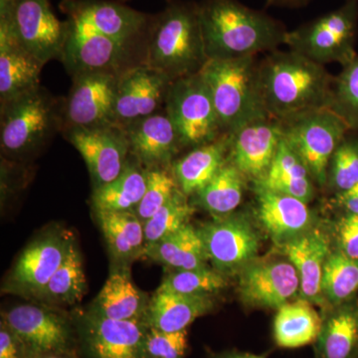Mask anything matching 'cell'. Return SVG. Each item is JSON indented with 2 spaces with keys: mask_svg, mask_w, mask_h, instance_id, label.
I'll use <instances>...</instances> for the list:
<instances>
[{
  "mask_svg": "<svg viewBox=\"0 0 358 358\" xmlns=\"http://www.w3.org/2000/svg\"><path fill=\"white\" fill-rule=\"evenodd\" d=\"M179 189L173 167L148 169L147 188L134 213L145 224L173 196Z\"/></svg>",
  "mask_w": 358,
  "mask_h": 358,
  "instance_id": "obj_41",
  "label": "cell"
},
{
  "mask_svg": "<svg viewBox=\"0 0 358 358\" xmlns=\"http://www.w3.org/2000/svg\"><path fill=\"white\" fill-rule=\"evenodd\" d=\"M199 8L209 60L256 57L285 45L284 23L239 0H204Z\"/></svg>",
  "mask_w": 358,
  "mask_h": 358,
  "instance_id": "obj_2",
  "label": "cell"
},
{
  "mask_svg": "<svg viewBox=\"0 0 358 358\" xmlns=\"http://www.w3.org/2000/svg\"><path fill=\"white\" fill-rule=\"evenodd\" d=\"M124 129L129 155L145 169L173 167L174 157L182 150L176 127L164 109Z\"/></svg>",
  "mask_w": 358,
  "mask_h": 358,
  "instance_id": "obj_20",
  "label": "cell"
},
{
  "mask_svg": "<svg viewBox=\"0 0 358 358\" xmlns=\"http://www.w3.org/2000/svg\"><path fill=\"white\" fill-rule=\"evenodd\" d=\"M229 145V134H225L213 143L192 148L185 157L173 162L174 176L179 189L186 196L199 192L222 169L228 162Z\"/></svg>",
  "mask_w": 358,
  "mask_h": 358,
  "instance_id": "obj_27",
  "label": "cell"
},
{
  "mask_svg": "<svg viewBox=\"0 0 358 358\" xmlns=\"http://www.w3.org/2000/svg\"><path fill=\"white\" fill-rule=\"evenodd\" d=\"M213 308L211 296L157 289L148 301L143 322L148 327L169 333L185 331L195 320L212 312Z\"/></svg>",
  "mask_w": 358,
  "mask_h": 358,
  "instance_id": "obj_25",
  "label": "cell"
},
{
  "mask_svg": "<svg viewBox=\"0 0 358 358\" xmlns=\"http://www.w3.org/2000/svg\"><path fill=\"white\" fill-rule=\"evenodd\" d=\"M331 243V235L310 228L300 236L279 245L300 278V298L326 308V310L329 306L322 296V279L327 257L334 249Z\"/></svg>",
  "mask_w": 358,
  "mask_h": 358,
  "instance_id": "obj_21",
  "label": "cell"
},
{
  "mask_svg": "<svg viewBox=\"0 0 358 358\" xmlns=\"http://www.w3.org/2000/svg\"><path fill=\"white\" fill-rule=\"evenodd\" d=\"M213 358H267V357L265 355H259L248 352H227L215 355Z\"/></svg>",
  "mask_w": 358,
  "mask_h": 358,
  "instance_id": "obj_48",
  "label": "cell"
},
{
  "mask_svg": "<svg viewBox=\"0 0 358 358\" xmlns=\"http://www.w3.org/2000/svg\"><path fill=\"white\" fill-rule=\"evenodd\" d=\"M207 258L214 268L227 275L240 272L256 260L260 237L242 214L214 217L199 229Z\"/></svg>",
  "mask_w": 358,
  "mask_h": 358,
  "instance_id": "obj_10",
  "label": "cell"
},
{
  "mask_svg": "<svg viewBox=\"0 0 358 358\" xmlns=\"http://www.w3.org/2000/svg\"><path fill=\"white\" fill-rule=\"evenodd\" d=\"M358 0H345L338 8L287 33L285 45L320 65L341 67L357 57Z\"/></svg>",
  "mask_w": 358,
  "mask_h": 358,
  "instance_id": "obj_6",
  "label": "cell"
},
{
  "mask_svg": "<svg viewBox=\"0 0 358 358\" xmlns=\"http://www.w3.org/2000/svg\"><path fill=\"white\" fill-rule=\"evenodd\" d=\"M310 0H266L268 6L279 7H289V8H299L307 6Z\"/></svg>",
  "mask_w": 358,
  "mask_h": 358,
  "instance_id": "obj_46",
  "label": "cell"
},
{
  "mask_svg": "<svg viewBox=\"0 0 358 358\" xmlns=\"http://www.w3.org/2000/svg\"><path fill=\"white\" fill-rule=\"evenodd\" d=\"M63 103L41 86L0 103L2 154L20 162L39 152L52 136L62 133Z\"/></svg>",
  "mask_w": 358,
  "mask_h": 358,
  "instance_id": "obj_4",
  "label": "cell"
},
{
  "mask_svg": "<svg viewBox=\"0 0 358 358\" xmlns=\"http://www.w3.org/2000/svg\"><path fill=\"white\" fill-rule=\"evenodd\" d=\"M148 169L133 157L122 173L108 185L93 189L92 203L96 211H134L147 188Z\"/></svg>",
  "mask_w": 358,
  "mask_h": 358,
  "instance_id": "obj_33",
  "label": "cell"
},
{
  "mask_svg": "<svg viewBox=\"0 0 358 358\" xmlns=\"http://www.w3.org/2000/svg\"><path fill=\"white\" fill-rule=\"evenodd\" d=\"M358 183V131H348L329 160L327 187L334 195Z\"/></svg>",
  "mask_w": 358,
  "mask_h": 358,
  "instance_id": "obj_39",
  "label": "cell"
},
{
  "mask_svg": "<svg viewBox=\"0 0 358 358\" xmlns=\"http://www.w3.org/2000/svg\"><path fill=\"white\" fill-rule=\"evenodd\" d=\"M254 190L257 218L278 245L286 243L312 228L313 214L306 202L260 185H254Z\"/></svg>",
  "mask_w": 358,
  "mask_h": 358,
  "instance_id": "obj_23",
  "label": "cell"
},
{
  "mask_svg": "<svg viewBox=\"0 0 358 358\" xmlns=\"http://www.w3.org/2000/svg\"><path fill=\"white\" fill-rule=\"evenodd\" d=\"M72 238L51 232L28 245L11 270L6 288L13 293L38 298L64 260Z\"/></svg>",
  "mask_w": 358,
  "mask_h": 358,
  "instance_id": "obj_19",
  "label": "cell"
},
{
  "mask_svg": "<svg viewBox=\"0 0 358 358\" xmlns=\"http://www.w3.org/2000/svg\"><path fill=\"white\" fill-rule=\"evenodd\" d=\"M228 134V160L241 171L247 180H251L254 185L262 181L284 138L282 122L265 117Z\"/></svg>",
  "mask_w": 358,
  "mask_h": 358,
  "instance_id": "obj_16",
  "label": "cell"
},
{
  "mask_svg": "<svg viewBox=\"0 0 358 358\" xmlns=\"http://www.w3.org/2000/svg\"><path fill=\"white\" fill-rule=\"evenodd\" d=\"M187 346V329L169 333L147 327L143 358H185Z\"/></svg>",
  "mask_w": 358,
  "mask_h": 358,
  "instance_id": "obj_42",
  "label": "cell"
},
{
  "mask_svg": "<svg viewBox=\"0 0 358 358\" xmlns=\"http://www.w3.org/2000/svg\"><path fill=\"white\" fill-rule=\"evenodd\" d=\"M86 289L83 261L72 239L64 260L37 299L53 305H75L83 299Z\"/></svg>",
  "mask_w": 358,
  "mask_h": 358,
  "instance_id": "obj_35",
  "label": "cell"
},
{
  "mask_svg": "<svg viewBox=\"0 0 358 358\" xmlns=\"http://www.w3.org/2000/svg\"><path fill=\"white\" fill-rule=\"evenodd\" d=\"M148 301L134 284L129 268L121 266L110 272L92 310L107 319L143 322Z\"/></svg>",
  "mask_w": 358,
  "mask_h": 358,
  "instance_id": "obj_28",
  "label": "cell"
},
{
  "mask_svg": "<svg viewBox=\"0 0 358 358\" xmlns=\"http://www.w3.org/2000/svg\"><path fill=\"white\" fill-rule=\"evenodd\" d=\"M0 358H33L25 343L3 320L0 324Z\"/></svg>",
  "mask_w": 358,
  "mask_h": 358,
  "instance_id": "obj_44",
  "label": "cell"
},
{
  "mask_svg": "<svg viewBox=\"0 0 358 358\" xmlns=\"http://www.w3.org/2000/svg\"><path fill=\"white\" fill-rule=\"evenodd\" d=\"M39 358H68L65 353H53V355H44Z\"/></svg>",
  "mask_w": 358,
  "mask_h": 358,
  "instance_id": "obj_49",
  "label": "cell"
},
{
  "mask_svg": "<svg viewBox=\"0 0 358 358\" xmlns=\"http://www.w3.org/2000/svg\"><path fill=\"white\" fill-rule=\"evenodd\" d=\"M226 277L227 275L207 266L189 270H173L164 278L157 289L194 296H212L227 287Z\"/></svg>",
  "mask_w": 358,
  "mask_h": 358,
  "instance_id": "obj_37",
  "label": "cell"
},
{
  "mask_svg": "<svg viewBox=\"0 0 358 358\" xmlns=\"http://www.w3.org/2000/svg\"><path fill=\"white\" fill-rule=\"evenodd\" d=\"M208 60L199 4H169L152 26L143 63L176 81L199 74Z\"/></svg>",
  "mask_w": 358,
  "mask_h": 358,
  "instance_id": "obj_3",
  "label": "cell"
},
{
  "mask_svg": "<svg viewBox=\"0 0 358 358\" xmlns=\"http://www.w3.org/2000/svg\"><path fill=\"white\" fill-rule=\"evenodd\" d=\"M164 110L176 127L182 148L192 150L213 143L225 134L200 72L171 83Z\"/></svg>",
  "mask_w": 358,
  "mask_h": 358,
  "instance_id": "obj_7",
  "label": "cell"
},
{
  "mask_svg": "<svg viewBox=\"0 0 358 358\" xmlns=\"http://www.w3.org/2000/svg\"><path fill=\"white\" fill-rule=\"evenodd\" d=\"M187 199L180 189L176 190L169 201L143 224L145 246L159 242L189 224L195 206Z\"/></svg>",
  "mask_w": 358,
  "mask_h": 358,
  "instance_id": "obj_38",
  "label": "cell"
},
{
  "mask_svg": "<svg viewBox=\"0 0 358 358\" xmlns=\"http://www.w3.org/2000/svg\"><path fill=\"white\" fill-rule=\"evenodd\" d=\"M247 179L228 160L202 189L192 195L194 206L201 207L214 217L233 213L241 204Z\"/></svg>",
  "mask_w": 358,
  "mask_h": 358,
  "instance_id": "obj_34",
  "label": "cell"
},
{
  "mask_svg": "<svg viewBox=\"0 0 358 358\" xmlns=\"http://www.w3.org/2000/svg\"><path fill=\"white\" fill-rule=\"evenodd\" d=\"M99 225L117 262L134 261L145 253L143 223L134 211H96Z\"/></svg>",
  "mask_w": 358,
  "mask_h": 358,
  "instance_id": "obj_30",
  "label": "cell"
},
{
  "mask_svg": "<svg viewBox=\"0 0 358 358\" xmlns=\"http://www.w3.org/2000/svg\"><path fill=\"white\" fill-rule=\"evenodd\" d=\"M333 204L338 213L358 215V183L346 192L334 194Z\"/></svg>",
  "mask_w": 358,
  "mask_h": 358,
  "instance_id": "obj_45",
  "label": "cell"
},
{
  "mask_svg": "<svg viewBox=\"0 0 358 358\" xmlns=\"http://www.w3.org/2000/svg\"><path fill=\"white\" fill-rule=\"evenodd\" d=\"M145 331L147 326L141 320L107 319L92 310L80 322L89 358H143Z\"/></svg>",
  "mask_w": 358,
  "mask_h": 358,
  "instance_id": "obj_18",
  "label": "cell"
},
{
  "mask_svg": "<svg viewBox=\"0 0 358 358\" xmlns=\"http://www.w3.org/2000/svg\"><path fill=\"white\" fill-rule=\"evenodd\" d=\"M257 76L264 108L278 121L331 107L334 76L296 52L266 53L258 62Z\"/></svg>",
  "mask_w": 358,
  "mask_h": 358,
  "instance_id": "obj_1",
  "label": "cell"
},
{
  "mask_svg": "<svg viewBox=\"0 0 358 358\" xmlns=\"http://www.w3.org/2000/svg\"><path fill=\"white\" fill-rule=\"evenodd\" d=\"M68 22L69 34L60 61L72 77L89 73L121 75L134 66L129 64L133 45L105 36L81 21L69 17Z\"/></svg>",
  "mask_w": 358,
  "mask_h": 358,
  "instance_id": "obj_9",
  "label": "cell"
},
{
  "mask_svg": "<svg viewBox=\"0 0 358 358\" xmlns=\"http://www.w3.org/2000/svg\"><path fill=\"white\" fill-rule=\"evenodd\" d=\"M284 138L305 162L319 187L327 185L329 160L350 131L329 109L313 110L282 122Z\"/></svg>",
  "mask_w": 358,
  "mask_h": 358,
  "instance_id": "obj_8",
  "label": "cell"
},
{
  "mask_svg": "<svg viewBox=\"0 0 358 358\" xmlns=\"http://www.w3.org/2000/svg\"><path fill=\"white\" fill-rule=\"evenodd\" d=\"M322 293L329 308L343 305L357 298L358 261L334 249L324 264Z\"/></svg>",
  "mask_w": 358,
  "mask_h": 358,
  "instance_id": "obj_36",
  "label": "cell"
},
{
  "mask_svg": "<svg viewBox=\"0 0 358 358\" xmlns=\"http://www.w3.org/2000/svg\"><path fill=\"white\" fill-rule=\"evenodd\" d=\"M143 255L171 270L205 267L208 262L199 231L190 224L159 242L147 245Z\"/></svg>",
  "mask_w": 358,
  "mask_h": 358,
  "instance_id": "obj_32",
  "label": "cell"
},
{
  "mask_svg": "<svg viewBox=\"0 0 358 358\" xmlns=\"http://www.w3.org/2000/svg\"><path fill=\"white\" fill-rule=\"evenodd\" d=\"M256 57L208 60L200 71L223 134H231L255 120L268 117L257 76Z\"/></svg>",
  "mask_w": 358,
  "mask_h": 358,
  "instance_id": "obj_5",
  "label": "cell"
},
{
  "mask_svg": "<svg viewBox=\"0 0 358 358\" xmlns=\"http://www.w3.org/2000/svg\"><path fill=\"white\" fill-rule=\"evenodd\" d=\"M6 22L23 47L43 64L62 57L69 22H62L52 11L49 0H16Z\"/></svg>",
  "mask_w": 358,
  "mask_h": 358,
  "instance_id": "obj_12",
  "label": "cell"
},
{
  "mask_svg": "<svg viewBox=\"0 0 358 358\" xmlns=\"http://www.w3.org/2000/svg\"><path fill=\"white\" fill-rule=\"evenodd\" d=\"M300 278L287 260H254L239 272L238 292L250 308L279 310L300 293Z\"/></svg>",
  "mask_w": 358,
  "mask_h": 358,
  "instance_id": "obj_14",
  "label": "cell"
},
{
  "mask_svg": "<svg viewBox=\"0 0 358 358\" xmlns=\"http://www.w3.org/2000/svg\"><path fill=\"white\" fill-rule=\"evenodd\" d=\"M20 336L33 358L53 353L67 355L72 334L64 317L51 308L35 305L16 306L2 320Z\"/></svg>",
  "mask_w": 358,
  "mask_h": 358,
  "instance_id": "obj_17",
  "label": "cell"
},
{
  "mask_svg": "<svg viewBox=\"0 0 358 358\" xmlns=\"http://www.w3.org/2000/svg\"><path fill=\"white\" fill-rule=\"evenodd\" d=\"M63 8L72 20L122 43L134 45L148 24L145 14L112 1L67 0Z\"/></svg>",
  "mask_w": 358,
  "mask_h": 358,
  "instance_id": "obj_22",
  "label": "cell"
},
{
  "mask_svg": "<svg viewBox=\"0 0 358 358\" xmlns=\"http://www.w3.org/2000/svg\"><path fill=\"white\" fill-rule=\"evenodd\" d=\"M322 319L310 301L300 300L282 306L275 315L273 338L282 348H298L315 343Z\"/></svg>",
  "mask_w": 358,
  "mask_h": 358,
  "instance_id": "obj_31",
  "label": "cell"
},
{
  "mask_svg": "<svg viewBox=\"0 0 358 358\" xmlns=\"http://www.w3.org/2000/svg\"><path fill=\"white\" fill-rule=\"evenodd\" d=\"M315 341V358H358L357 298L327 308Z\"/></svg>",
  "mask_w": 358,
  "mask_h": 358,
  "instance_id": "obj_26",
  "label": "cell"
},
{
  "mask_svg": "<svg viewBox=\"0 0 358 358\" xmlns=\"http://www.w3.org/2000/svg\"><path fill=\"white\" fill-rule=\"evenodd\" d=\"M43 63L29 53L6 22H0V103L40 87Z\"/></svg>",
  "mask_w": 358,
  "mask_h": 358,
  "instance_id": "obj_24",
  "label": "cell"
},
{
  "mask_svg": "<svg viewBox=\"0 0 358 358\" xmlns=\"http://www.w3.org/2000/svg\"><path fill=\"white\" fill-rule=\"evenodd\" d=\"M331 239L334 249L358 261V215L338 213L333 221Z\"/></svg>",
  "mask_w": 358,
  "mask_h": 358,
  "instance_id": "obj_43",
  "label": "cell"
},
{
  "mask_svg": "<svg viewBox=\"0 0 358 358\" xmlns=\"http://www.w3.org/2000/svg\"><path fill=\"white\" fill-rule=\"evenodd\" d=\"M72 78V88L63 103L62 133L117 124L115 107L120 75L89 73Z\"/></svg>",
  "mask_w": 358,
  "mask_h": 358,
  "instance_id": "obj_11",
  "label": "cell"
},
{
  "mask_svg": "<svg viewBox=\"0 0 358 358\" xmlns=\"http://www.w3.org/2000/svg\"><path fill=\"white\" fill-rule=\"evenodd\" d=\"M173 82L166 75L145 63L128 68L119 78L115 124L124 129L131 122L162 110Z\"/></svg>",
  "mask_w": 358,
  "mask_h": 358,
  "instance_id": "obj_15",
  "label": "cell"
},
{
  "mask_svg": "<svg viewBox=\"0 0 358 358\" xmlns=\"http://www.w3.org/2000/svg\"><path fill=\"white\" fill-rule=\"evenodd\" d=\"M16 0H0V21L10 18Z\"/></svg>",
  "mask_w": 358,
  "mask_h": 358,
  "instance_id": "obj_47",
  "label": "cell"
},
{
  "mask_svg": "<svg viewBox=\"0 0 358 358\" xmlns=\"http://www.w3.org/2000/svg\"><path fill=\"white\" fill-rule=\"evenodd\" d=\"M334 77L329 110L338 115L350 131H358V55Z\"/></svg>",
  "mask_w": 358,
  "mask_h": 358,
  "instance_id": "obj_40",
  "label": "cell"
},
{
  "mask_svg": "<svg viewBox=\"0 0 358 358\" xmlns=\"http://www.w3.org/2000/svg\"><path fill=\"white\" fill-rule=\"evenodd\" d=\"M254 185L296 197L308 204L315 197L317 186L305 162L285 138L265 178Z\"/></svg>",
  "mask_w": 358,
  "mask_h": 358,
  "instance_id": "obj_29",
  "label": "cell"
},
{
  "mask_svg": "<svg viewBox=\"0 0 358 358\" xmlns=\"http://www.w3.org/2000/svg\"><path fill=\"white\" fill-rule=\"evenodd\" d=\"M62 134L86 162L93 189L117 178L131 157L124 129L117 124L67 129Z\"/></svg>",
  "mask_w": 358,
  "mask_h": 358,
  "instance_id": "obj_13",
  "label": "cell"
}]
</instances>
